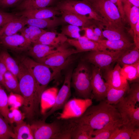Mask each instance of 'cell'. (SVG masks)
Listing matches in <instances>:
<instances>
[{
    "label": "cell",
    "mask_w": 139,
    "mask_h": 139,
    "mask_svg": "<svg viewBox=\"0 0 139 139\" xmlns=\"http://www.w3.org/2000/svg\"><path fill=\"white\" fill-rule=\"evenodd\" d=\"M12 126L14 139H34L30 124L24 121Z\"/></svg>",
    "instance_id": "obj_25"
},
{
    "label": "cell",
    "mask_w": 139,
    "mask_h": 139,
    "mask_svg": "<svg viewBox=\"0 0 139 139\" xmlns=\"http://www.w3.org/2000/svg\"><path fill=\"white\" fill-rule=\"evenodd\" d=\"M72 69L68 70L66 73L63 84L58 91L55 103L52 107L44 115L42 120L45 121L48 117L56 111L63 109L71 95V88Z\"/></svg>",
    "instance_id": "obj_11"
},
{
    "label": "cell",
    "mask_w": 139,
    "mask_h": 139,
    "mask_svg": "<svg viewBox=\"0 0 139 139\" xmlns=\"http://www.w3.org/2000/svg\"><path fill=\"white\" fill-rule=\"evenodd\" d=\"M19 59L20 62L27 68L33 78L36 85L37 97L40 101L42 92L62 70L38 62L27 56H22Z\"/></svg>",
    "instance_id": "obj_4"
},
{
    "label": "cell",
    "mask_w": 139,
    "mask_h": 139,
    "mask_svg": "<svg viewBox=\"0 0 139 139\" xmlns=\"http://www.w3.org/2000/svg\"><path fill=\"white\" fill-rule=\"evenodd\" d=\"M57 7L60 11L85 16L90 19L101 23L106 27L108 26L106 22L95 11L90 3L87 2L66 0L59 2Z\"/></svg>",
    "instance_id": "obj_7"
},
{
    "label": "cell",
    "mask_w": 139,
    "mask_h": 139,
    "mask_svg": "<svg viewBox=\"0 0 139 139\" xmlns=\"http://www.w3.org/2000/svg\"><path fill=\"white\" fill-rule=\"evenodd\" d=\"M92 104L91 98H74L69 100L59 113L57 119L66 120L76 118L81 116Z\"/></svg>",
    "instance_id": "obj_9"
},
{
    "label": "cell",
    "mask_w": 139,
    "mask_h": 139,
    "mask_svg": "<svg viewBox=\"0 0 139 139\" xmlns=\"http://www.w3.org/2000/svg\"><path fill=\"white\" fill-rule=\"evenodd\" d=\"M8 114L9 124L11 125L23 121L25 118V114L18 108L11 107Z\"/></svg>",
    "instance_id": "obj_41"
},
{
    "label": "cell",
    "mask_w": 139,
    "mask_h": 139,
    "mask_svg": "<svg viewBox=\"0 0 139 139\" xmlns=\"http://www.w3.org/2000/svg\"><path fill=\"white\" fill-rule=\"evenodd\" d=\"M54 0H23L17 8L21 11L32 10L48 7Z\"/></svg>",
    "instance_id": "obj_26"
},
{
    "label": "cell",
    "mask_w": 139,
    "mask_h": 139,
    "mask_svg": "<svg viewBox=\"0 0 139 139\" xmlns=\"http://www.w3.org/2000/svg\"><path fill=\"white\" fill-rule=\"evenodd\" d=\"M139 139V128H136L134 130L131 135L130 139Z\"/></svg>",
    "instance_id": "obj_49"
},
{
    "label": "cell",
    "mask_w": 139,
    "mask_h": 139,
    "mask_svg": "<svg viewBox=\"0 0 139 139\" xmlns=\"http://www.w3.org/2000/svg\"><path fill=\"white\" fill-rule=\"evenodd\" d=\"M128 12L126 17V19L129 23L133 35L135 25L139 21V8L131 4L125 13Z\"/></svg>",
    "instance_id": "obj_37"
},
{
    "label": "cell",
    "mask_w": 139,
    "mask_h": 139,
    "mask_svg": "<svg viewBox=\"0 0 139 139\" xmlns=\"http://www.w3.org/2000/svg\"><path fill=\"white\" fill-rule=\"evenodd\" d=\"M18 16L16 15H15L11 13L5 12L3 11L0 12V29Z\"/></svg>",
    "instance_id": "obj_44"
},
{
    "label": "cell",
    "mask_w": 139,
    "mask_h": 139,
    "mask_svg": "<svg viewBox=\"0 0 139 139\" xmlns=\"http://www.w3.org/2000/svg\"><path fill=\"white\" fill-rule=\"evenodd\" d=\"M68 44L67 42L60 49L36 61L50 66L63 69L70 62L72 55L79 53L76 49L68 48Z\"/></svg>",
    "instance_id": "obj_10"
},
{
    "label": "cell",
    "mask_w": 139,
    "mask_h": 139,
    "mask_svg": "<svg viewBox=\"0 0 139 139\" xmlns=\"http://www.w3.org/2000/svg\"><path fill=\"white\" fill-rule=\"evenodd\" d=\"M62 20L70 24L78 27H88L94 23L91 20L85 16L78 15L64 11H60Z\"/></svg>",
    "instance_id": "obj_22"
},
{
    "label": "cell",
    "mask_w": 139,
    "mask_h": 139,
    "mask_svg": "<svg viewBox=\"0 0 139 139\" xmlns=\"http://www.w3.org/2000/svg\"><path fill=\"white\" fill-rule=\"evenodd\" d=\"M27 25L34 26L40 28H54L57 26L59 21L56 18L51 19L26 18Z\"/></svg>",
    "instance_id": "obj_32"
},
{
    "label": "cell",
    "mask_w": 139,
    "mask_h": 139,
    "mask_svg": "<svg viewBox=\"0 0 139 139\" xmlns=\"http://www.w3.org/2000/svg\"><path fill=\"white\" fill-rule=\"evenodd\" d=\"M5 89L0 84V114L9 124L8 116L10 111L8 103V96Z\"/></svg>",
    "instance_id": "obj_36"
},
{
    "label": "cell",
    "mask_w": 139,
    "mask_h": 139,
    "mask_svg": "<svg viewBox=\"0 0 139 139\" xmlns=\"http://www.w3.org/2000/svg\"><path fill=\"white\" fill-rule=\"evenodd\" d=\"M67 39L66 36L61 33L46 31L34 44H41L57 47L66 42Z\"/></svg>",
    "instance_id": "obj_20"
},
{
    "label": "cell",
    "mask_w": 139,
    "mask_h": 139,
    "mask_svg": "<svg viewBox=\"0 0 139 139\" xmlns=\"http://www.w3.org/2000/svg\"><path fill=\"white\" fill-rule=\"evenodd\" d=\"M97 42L100 44L105 49L115 51H120L131 49L135 46L131 41L123 40H109L102 39Z\"/></svg>",
    "instance_id": "obj_23"
},
{
    "label": "cell",
    "mask_w": 139,
    "mask_h": 139,
    "mask_svg": "<svg viewBox=\"0 0 139 139\" xmlns=\"http://www.w3.org/2000/svg\"><path fill=\"white\" fill-rule=\"evenodd\" d=\"M121 68L117 63L113 68H109L105 70L104 78L109 86L118 89L129 87L127 81L121 73Z\"/></svg>",
    "instance_id": "obj_15"
},
{
    "label": "cell",
    "mask_w": 139,
    "mask_h": 139,
    "mask_svg": "<svg viewBox=\"0 0 139 139\" xmlns=\"http://www.w3.org/2000/svg\"><path fill=\"white\" fill-rule=\"evenodd\" d=\"M128 50L115 51L107 49L91 51L85 58L86 61L94 66L100 70H105L109 68L112 63L116 61Z\"/></svg>",
    "instance_id": "obj_8"
},
{
    "label": "cell",
    "mask_w": 139,
    "mask_h": 139,
    "mask_svg": "<svg viewBox=\"0 0 139 139\" xmlns=\"http://www.w3.org/2000/svg\"><path fill=\"white\" fill-rule=\"evenodd\" d=\"M58 90L55 87L45 90L42 93L40 99V112L43 115L51 108L54 105Z\"/></svg>",
    "instance_id": "obj_19"
},
{
    "label": "cell",
    "mask_w": 139,
    "mask_h": 139,
    "mask_svg": "<svg viewBox=\"0 0 139 139\" xmlns=\"http://www.w3.org/2000/svg\"><path fill=\"white\" fill-rule=\"evenodd\" d=\"M0 59L5 64L7 71L17 76L20 70L19 63L5 49L0 51Z\"/></svg>",
    "instance_id": "obj_28"
},
{
    "label": "cell",
    "mask_w": 139,
    "mask_h": 139,
    "mask_svg": "<svg viewBox=\"0 0 139 139\" xmlns=\"http://www.w3.org/2000/svg\"><path fill=\"white\" fill-rule=\"evenodd\" d=\"M120 115L123 124L136 127L139 126V107L131 103L124 97L114 105Z\"/></svg>",
    "instance_id": "obj_12"
},
{
    "label": "cell",
    "mask_w": 139,
    "mask_h": 139,
    "mask_svg": "<svg viewBox=\"0 0 139 139\" xmlns=\"http://www.w3.org/2000/svg\"><path fill=\"white\" fill-rule=\"evenodd\" d=\"M129 87L121 89H115L108 85L106 94L107 102L108 103L115 105L118 103L124 97Z\"/></svg>",
    "instance_id": "obj_31"
},
{
    "label": "cell",
    "mask_w": 139,
    "mask_h": 139,
    "mask_svg": "<svg viewBox=\"0 0 139 139\" xmlns=\"http://www.w3.org/2000/svg\"><path fill=\"white\" fill-rule=\"evenodd\" d=\"M123 124L122 120L110 122L101 129L95 130L92 139H109L115 130Z\"/></svg>",
    "instance_id": "obj_24"
},
{
    "label": "cell",
    "mask_w": 139,
    "mask_h": 139,
    "mask_svg": "<svg viewBox=\"0 0 139 139\" xmlns=\"http://www.w3.org/2000/svg\"><path fill=\"white\" fill-rule=\"evenodd\" d=\"M26 25V18L18 16L0 29V36H8L17 34Z\"/></svg>",
    "instance_id": "obj_21"
},
{
    "label": "cell",
    "mask_w": 139,
    "mask_h": 139,
    "mask_svg": "<svg viewBox=\"0 0 139 139\" xmlns=\"http://www.w3.org/2000/svg\"><path fill=\"white\" fill-rule=\"evenodd\" d=\"M0 84L6 90V86L5 83L4 74L0 72Z\"/></svg>",
    "instance_id": "obj_51"
},
{
    "label": "cell",
    "mask_w": 139,
    "mask_h": 139,
    "mask_svg": "<svg viewBox=\"0 0 139 139\" xmlns=\"http://www.w3.org/2000/svg\"><path fill=\"white\" fill-rule=\"evenodd\" d=\"M133 37L135 46L139 48V21L135 25Z\"/></svg>",
    "instance_id": "obj_48"
},
{
    "label": "cell",
    "mask_w": 139,
    "mask_h": 139,
    "mask_svg": "<svg viewBox=\"0 0 139 139\" xmlns=\"http://www.w3.org/2000/svg\"><path fill=\"white\" fill-rule=\"evenodd\" d=\"M9 124L0 114V139H14L12 129Z\"/></svg>",
    "instance_id": "obj_39"
},
{
    "label": "cell",
    "mask_w": 139,
    "mask_h": 139,
    "mask_svg": "<svg viewBox=\"0 0 139 139\" xmlns=\"http://www.w3.org/2000/svg\"><path fill=\"white\" fill-rule=\"evenodd\" d=\"M67 42L58 47L39 43L33 44L28 50L29 55L36 60L44 58L61 49Z\"/></svg>",
    "instance_id": "obj_18"
},
{
    "label": "cell",
    "mask_w": 139,
    "mask_h": 139,
    "mask_svg": "<svg viewBox=\"0 0 139 139\" xmlns=\"http://www.w3.org/2000/svg\"><path fill=\"white\" fill-rule=\"evenodd\" d=\"M4 76L6 90L9 93L12 92L21 94L17 76L8 71Z\"/></svg>",
    "instance_id": "obj_33"
},
{
    "label": "cell",
    "mask_w": 139,
    "mask_h": 139,
    "mask_svg": "<svg viewBox=\"0 0 139 139\" xmlns=\"http://www.w3.org/2000/svg\"><path fill=\"white\" fill-rule=\"evenodd\" d=\"M2 11V10L1 9V8H0V12Z\"/></svg>",
    "instance_id": "obj_54"
},
{
    "label": "cell",
    "mask_w": 139,
    "mask_h": 139,
    "mask_svg": "<svg viewBox=\"0 0 139 139\" xmlns=\"http://www.w3.org/2000/svg\"><path fill=\"white\" fill-rule=\"evenodd\" d=\"M75 124L71 133V139H92L94 129L84 124L76 123Z\"/></svg>",
    "instance_id": "obj_27"
},
{
    "label": "cell",
    "mask_w": 139,
    "mask_h": 139,
    "mask_svg": "<svg viewBox=\"0 0 139 139\" xmlns=\"http://www.w3.org/2000/svg\"><path fill=\"white\" fill-rule=\"evenodd\" d=\"M121 72L127 81H132L139 79V72L134 64L123 65L121 68Z\"/></svg>",
    "instance_id": "obj_38"
},
{
    "label": "cell",
    "mask_w": 139,
    "mask_h": 139,
    "mask_svg": "<svg viewBox=\"0 0 139 139\" xmlns=\"http://www.w3.org/2000/svg\"><path fill=\"white\" fill-rule=\"evenodd\" d=\"M70 119L76 124L87 125L94 130L101 129L110 122L122 120L115 105L108 103L105 100L90 106L80 117Z\"/></svg>",
    "instance_id": "obj_1"
},
{
    "label": "cell",
    "mask_w": 139,
    "mask_h": 139,
    "mask_svg": "<svg viewBox=\"0 0 139 139\" xmlns=\"http://www.w3.org/2000/svg\"><path fill=\"white\" fill-rule=\"evenodd\" d=\"M101 70L93 66L91 70V84L93 98L97 101L106 98L108 85L102 78Z\"/></svg>",
    "instance_id": "obj_13"
},
{
    "label": "cell",
    "mask_w": 139,
    "mask_h": 139,
    "mask_svg": "<svg viewBox=\"0 0 139 139\" xmlns=\"http://www.w3.org/2000/svg\"><path fill=\"white\" fill-rule=\"evenodd\" d=\"M67 42L69 45L74 47L79 53L107 49L100 43L89 39L84 35L78 38H68Z\"/></svg>",
    "instance_id": "obj_16"
},
{
    "label": "cell",
    "mask_w": 139,
    "mask_h": 139,
    "mask_svg": "<svg viewBox=\"0 0 139 139\" xmlns=\"http://www.w3.org/2000/svg\"><path fill=\"white\" fill-rule=\"evenodd\" d=\"M117 7L123 21L126 20L123 10V4L127 0H110Z\"/></svg>",
    "instance_id": "obj_47"
},
{
    "label": "cell",
    "mask_w": 139,
    "mask_h": 139,
    "mask_svg": "<svg viewBox=\"0 0 139 139\" xmlns=\"http://www.w3.org/2000/svg\"><path fill=\"white\" fill-rule=\"evenodd\" d=\"M31 43L21 34L0 36V45L17 52L28 50L31 47Z\"/></svg>",
    "instance_id": "obj_14"
},
{
    "label": "cell",
    "mask_w": 139,
    "mask_h": 139,
    "mask_svg": "<svg viewBox=\"0 0 139 139\" xmlns=\"http://www.w3.org/2000/svg\"><path fill=\"white\" fill-rule=\"evenodd\" d=\"M7 71L5 66L0 59V72L4 74Z\"/></svg>",
    "instance_id": "obj_50"
},
{
    "label": "cell",
    "mask_w": 139,
    "mask_h": 139,
    "mask_svg": "<svg viewBox=\"0 0 139 139\" xmlns=\"http://www.w3.org/2000/svg\"><path fill=\"white\" fill-rule=\"evenodd\" d=\"M104 37L109 40H123L130 41L124 31L110 27H106L102 30Z\"/></svg>",
    "instance_id": "obj_35"
},
{
    "label": "cell",
    "mask_w": 139,
    "mask_h": 139,
    "mask_svg": "<svg viewBox=\"0 0 139 139\" xmlns=\"http://www.w3.org/2000/svg\"><path fill=\"white\" fill-rule=\"evenodd\" d=\"M30 125L34 139H71L73 125L68 119H57L50 123L36 120Z\"/></svg>",
    "instance_id": "obj_3"
},
{
    "label": "cell",
    "mask_w": 139,
    "mask_h": 139,
    "mask_svg": "<svg viewBox=\"0 0 139 139\" xmlns=\"http://www.w3.org/2000/svg\"><path fill=\"white\" fill-rule=\"evenodd\" d=\"M23 0H0V8H5L17 6Z\"/></svg>",
    "instance_id": "obj_46"
},
{
    "label": "cell",
    "mask_w": 139,
    "mask_h": 139,
    "mask_svg": "<svg viewBox=\"0 0 139 139\" xmlns=\"http://www.w3.org/2000/svg\"><path fill=\"white\" fill-rule=\"evenodd\" d=\"M129 2L134 6L139 8V0H128Z\"/></svg>",
    "instance_id": "obj_52"
},
{
    "label": "cell",
    "mask_w": 139,
    "mask_h": 139,
    "mask_svg": "<svg viewBox=\"0 0 139 139\" xmlns=\"http://www.w3.org/2000/svg\"><path fill=\"white\" fill-rule=\"evenodd\" d=\"M19 64L20 70L17 77L24 100L22 112L28 120L33 121L40 113V101L37 97L36 82L27 68L20 62Z\"/></svg>",
    "instance_id": "obj_2"
},
{
    "label": "cell",
    "mask_w": 139,
    "mask_h": 139,
    "mask_svg": "<svg viewBox=\"0 0 139 139\" xmlns=\"http://www.w3.org/2000/svg\"><path fill=\"white\" fill-rule=\"evenodd\" d=\"M136 127L123 124L115 130L109 139H130L134 130Z\"/></svg>",
    "instance_id": "obj_34"
},
{
    "label": "cell",
    "mask_w": 139,
    "mask_h": 139,
    "mask_svg": "<svg viewBox=\"0 0 139 139\" xmlns=\"http://www.w3.org/2000/svg\"><path fill=\"white\" fill-rule=\"evenodd\" d=\"M139 60V48L135 46L127 50L116 61L123 66L124 65L132 64Z\"/></svg>",
    "instance_id": "obj_30"
},
{
    "label": "cell",
    "mask_w": 139,
    "mask_h": 139,
    "mask_svg": "<svg viewBox=\"0 0 139 139\" xmlns=\"http://www.w3.org/2000/svg\"><path fill=\"white\" fill-rule=\"evenodd\" d=\"M60 11L57 7H47L34 10L21 11L17 13L16 15L28 18L49 19L55 18L56 15L61 13Z\"/></svg>",
    "instance_id": "obj_17"
},
{
    "label": "cell",
    "mask_w": 139,
    "mask_h": 139,
    "mask_svg": "<svg viewBox=\"0 0 139 139\" xmlns=\"http://www.w3.org/2000/svg\"><path fill=\"white\" fill-rule=\"evenodd\" d=\"M94 0H84V1L87 2L89 3H90Z\"/></svg>",
    "instance_id": "obj_53"
},
{
    "label": "cell",
    "mask_w": 139,
    "mask_h": 139,
    "mask_svg": "<svg viewBox=\"0 0 139 139\" xmlns=\"http://www.w3.org/2000/svg\"><path fill=\"white\" fill-rule=\"evenodd\" d=\"M46 31L37 27L27 25L20 31L21 34L26 39L33 44Z\"/></svg>",
    "instance_id": "obj_29"
},
{
    "label": "cell",
    "mask_w": 139,
    "mask_h": 139,
    "mask_svg": "<svg viewBox=\"0 0 139 139\" xmlns=\"http://www.w3.org/2000/svg\"><path fill=\"white\" fill-rule=\"evenodd\" d=\"M127 95L124 97L131 103L135 105L139 102V84L138 82L132 83L127 92Z\"/></svg>",
    "instance_id": "obj_40"
},
{
    "label": "cell",
    "mask_w": 139,
    "mask_h": 139,
    "mask_svg": "<svg viewBox=\"0 0 139 139\" xmlns=\"http://www.w3.org/2000/svg\"><path fill=\"white\" fill-rule=\"evenodd\" d=\"M81 30L79 27L69 24L62 28L61 33L72 38H78L81 36L80 33Z\"/></svg>",
    "instance_id": "obj_42"
},
{
    "label": "cell",
    "mask_w": 139,
    "mask_h": 139,
    "mask_svg": "<svg viewBox=\"0 0 139 139\" xmlns=\"http://www.w3.org/2000/svg\"><path fill=\"white\" fill-rule=\"evenodd\" d=\"M91 70L84 63H79L72 71L71 85L74 89L76 95L80 98H91Z\"/></svg>",
    "instance_id": "obj_5"
},
{
    "label": "cell",
    "mask_w": 139,
    "mask_h": 139,
    "mask_svg": "<svg viewBox=\"0 0 139 139\" xmlns=\"http://www.w3.org/2000/svg\"><path fill=\"white\" fill-rule=\"evenodd\" d=\"M90 3L109 27L124 31L125 22L117 6L110 0H94Z\"/></svg>",
    "instance_id": "obj_6"
},
{
    "label": "cell",
    "mask_w": 139,
    "mask_h": 139,
    "mask_svg": "<svg viewBox=\"0 0 139 139\" xmlns=\"http://www.w3.org/2000/svg\"><path fill=\"white\" fill-rule=\"evenodd\" d=\"M24 100L21 94L12 92L10 93L8 96V103L11 107L19 108L23 106Z\"/></svg>",
    "instance_id": "obj_43"
},
{
    "label": "cell",
    "mask_w": 139,
    "mask_h": 139,
    "mask_svg": "<svg viewBox=\"0 0 139 139\" xmlns=\"http://www.w3.org/2000/svg\"><path fill=\"white\" fill-rule=\"evenodd\" d=\"M81 30L84 31L85 33L84 36L91 40L97 42L99 40H101L95 34L92 29L90 26L88 27H82Z\"/></svg>",
    "instance_id": "obj_45"
}]
</instances>
